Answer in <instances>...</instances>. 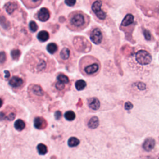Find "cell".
<instances>
[{"label":"cell","mask_w":159,"mask_h":159,"mask_svg":"<svg viewBox=\"0 0 159 159\" xmlns=\"http://www.w3.org/2000/svg\"><path fill=\"white\" fill-rule=\"evenodd\" d=\"M37 151L40 155H45L47 153V151H48L47 146L45 145H44L43 143H39L37 145Z\"/></svg>","instance_id":"cell-21"},{"label":"cell","mask_w":159,"mask_h":159,"mask_svg":"<svg viewBox=\"0 0 159 159\" xmlns=\"http://www.w3.org/2000/svg\"><path fill=\"white\" fill-rule=\"evenodd\" d=\"M124 107H125V109L126 110H130V109H131L133 107V105H132V104L130 102L128 101V102H126L125 103Z\"/></svg>","instance_id":"cell-36"},{"label":"cell","mask_w":159,"mask_h":159,"mask_svg":"<svg viewBox=\"0 0 159 159\" xmlns=\"http://www.w3.org/2000/svg\"><path fill=\"white\" fill-rule=\"evenodd\" d=\"M24 83L23 80L18 76H13L9 81V84L13 88H18L22 85Z\"/></svg>","instance_id":"cell-12"},{"label":"cell","mask_w":159,"mask_h":159,"mask_svg":"<svg viewBox=\"0 0 159 159\" xmlns=\"http://www.w3.org/2000/svg\"><path fill=\"white\" fill-rule=\"evenodd\" d=\"M29 29L32 32H35L38 29V26L34 21H30L29 23Z\"/></svg>","instance_id":"cell-28"},{"label":"cell","mask_w":159,"mask_h":159,"mask_svg":"<svg viewBox=\"0 0 159 159\" xmlns=\"http://www.w3.org/2000/svg\"><path fill=\"white\" fill-rule=\"evenodd\" d=\"M91 9L95 16L96 20L100 23L108 24L110 21V17L107 13V0H89Z\"/></svg>","instance_id":"cell-3"},{"label":"cell","mask_w":159,"mask_h":159,"mask_svg":"<svg viewBox=\"0 0 159 159\" xmlns=\"http://www.w3.org/2000/svg\"><path fill=\"white\" fill-rule=\"evenodd\" d=\"M37 38L40 42H46L49 39V34L45 30H42L38 34Z\"/></svg>","instance_id":"cell-16"},{"label":"cell","mask_w":159,"mask_h":159,"mask_svg":"<svg viewBox=\"0 0 159 159\" xmlns=\"http://www.w3.org/2000/svg\"><path fill=\"white\" fill-rule=\"evenodd\" d=\"M71 53L72 51L70 47H64L60 52V57L63 61L68 60V59H70Z\"/></svg>","instance_id":"cell-9"},{"label":"cell","mask_w":159,"mask_h":159,"mask_svg":"<svg viewBox=\"0 0 159 159\" xmlns=\"http://www.w3.org/2000/svg\"><path fill=\"white\" fill-rule=\"evenodd\" d=\"M76 115L75 112L72 111H68L65 112V119L68 121H72L75 119Z\"/></svg>","instance_id":"cell-25"},{"label":"cell","mask_w":159,"mask_h":159,"mask_svg":"<svg viewBox=\"0 0 159 159\" xmlns=\"http://www.w3.org/2000/svg\"><path fill=\"white\" fill-rule=\"evenodd\" d=\"M76 0H65V4L68 6H73L76 4Z\"/></svg>","instance_id":"cell-33"},{"label":"cell","mask_w":159,"mask_h":159,"mask_svg":"<svg viewBox=\"0 0 159 159\" xmlns=\"http://www.w3.org/2000/svg\"><path fill=\"white\" fill-rule=\"evenodd\" d=\"M2 99L0 98V107L2 106Z\"/></svg>","instance_id":"cell-41"},{"label":"cell","mask_w":159,"mask_h":159,"mask_svg":"<svg viewBox=\"0 0 159 159\" xmlns=\"http://www.w3.org/2000/svg\"><path fill=\"white\" fill-rule=\"evenodd\" d=\"M143 35H144L146 40H151V34L150 33V32L148 30L143 29Z\"/></svg>","instance_id":"cell-30"},{"label":"cell","mask_w":159,"mask_h":159,"mask_svg":"<svg viewBox=\"0 0 159 159\" xmlns=\"http://www.w3.org/2000/svg\"><path fill=\"white\" fill-rule=\"evenodd\" d=\"M57 81H59L63 84H67L69 83V79L68 76L63 74H60L57 76Z\"/></svg>","instance_id":"cell-26"},{"label":"cell","mask_w":159,"mask_h":159,"mask_svg":"<svg viewBox=\"0 0 159 159\" xmlns=\"http://www.w3.org/2000/svg\"><path fill=\"white\" fill-rule=\"evenodd\" d=\"M155 141L153 138H147L143 143V148L147 152L151 151L155 147Z\"/></svg>","instance_id":"cell-10"},{"label":"cell","mask_w":159,"mask_h":159,"mask_svg":"<svg viewBox=\"0 0 159 159\" xmlns=\"http://www.w3.org/2000/svg\"><path fill=\"white\" fill-rule=\"evenodd\" d=\"M99 124V122L98 117L96 116H93L89 119L88 123V126L90 129H96L98 127Z\"/></svg>","instance_id":"cell-15"},{"label":"cell","mask_w":159,"mask_h":159,"mask_svg":"<svg viewBox=\"0 0 159 159\" xmlns=\"http://www.w3.org/2000/svg\"><path fill=\"white\" fill-rule=\"evenodd\" d=\"M73 44L76 50L80 52H87L91 49V44L83 36H76L73 39Z\"/></svg>","instance_id":"cell-6"},{"label":"cell","mask_w":159,"mask_h":159,"mask_svg":"<svg viewBox=\"0 0 159 159\" xmlns=\"http://www.w3.org/2000/svg\"><path fill=\"white\" fill-rule=\"evenodd\" d=\"M34 127L38 129H42L47 125V122L44 119L41 117H37L34 119Z\"/></svg>","instance_id":"cell-11"},{"label":"cell","mask_w":159,"mask_h":159,"mask_svg":"<svg viewBox=\"0 0 159 159\" xmlns=\"http://www.w3.org/2000/svg\"><path fill=\"white\" fill-rule=\"evenodd\" d=\"M25 127V124L22 119H17L14 123V127L18 131L22 130Z\"/></svg>","instance_id":"cell-17"},{"label":"cell","mask_w":159,"mask_h":159,"mask_svg":"<svg viewBox=\"0 0 159 159\" xmlns=\"http://www.w3.org/2000/svg\"><path fill=\"white\" fill-rule=\"evenodd\" d=\"M80 70L85 76H95L101 68V64L98 59L91 55L82 57L79 63Z\"/></svg>","instance_id":"cell-2"},{"label":"cell","mask_w":159,"mask_h":159,"mask_svg":"<svg viewBox=\"0 0 159 159\" xmlns=\"http://www.w3.org/2000/svg\"><path fill=\"white\" fill-rule=\"evenodd\" d=\"M47 50L50 54H53L57 51L58 46L55 43H50L47 46Z\"/></svg>","instance_id":"cell-20"},{"label":"cell","mask_w":159,"mask_h":159,"mask_svg":"<svg viewBox=\"0 0 159 159\" xmlns=\"http://www.w3.org/2000/svg\"><path fill=\"white\" fill-rule=\"evenodd\" d=\"M0 24L4 29H8L10 26V24L9 21L3 16H0Z\"/></svg>","instance_id":"cell-23"},{"label":"cell","mask_w":159,"mask_h":159,"mask_svg":"<svg viewBox=\"0 0 159 159\" xmlns=\"http://www.w3.org/2000/svg\"><path fill=\"white\" fill-rule=\"evenodd\" d=\"M47 66V63L46 61L43 60V59H41L40 60V61L37 63V65H36V69L37 71H43L45 69Z\"/></svg>","instance_id":"cell-22"},{"label":"cell","mask_w":159,"mask_h":159,"mask_svg":"<svg viewBox=\"0 0 159 159\" xmlns=\"http://www.w3.org/2000/svg\"><path fill=\"white\" fill-rule=\"evenodd\" d=\"M61 112L59 111H56L55 113V119H56L57 120H58V119H60L61 118Z\"/></svg>","instance_id":"cell-37"},{"label":"cell","mask_w":159,"mask_h":159,"mask_svg":"<svg viewBox=\"0 0 159 159\" xmlns=\"http://www.w3.org/2000/svg\"><path fill=\"white\" fill-rule=\"evenodd\" d=\"M90 22V17L82 11L71 12L68 17L67 27L73 31L80 32L85 29Z\"/></svg>","instance_id":"cell-1"},{"label":"cell","mask_w":159,"mask_h":159,"mask_svg":"<svg viewBox=\"0 0 159 159\" xmlns=\"http://www.w3.org/2000/svg\"><path fill=\"white\" fill-rule=\"evenodd\" d=\"M158 159H159V158H158Z\"/></svg>","instance_id":"cell-42"},{"label":"cell","mask_w":159,"mask_h":159,"mask_svg":"<svg viewBox=\"0 0 159 159\" xmlns=\"http://www.w3.org/2000/svg\"><path fill=\"white\" fill-rule=\"evenodd\" d=\"M6 118V116L5 115V113L3 112H0V120H5Z\"/></svg>","instance_id":"cell-39"},{"label":"cell","mask_w":159,"mask_h":159,"mask_svg":"<svg viewBox=\"0 0 159 159\" xmlns=\"http://www.w3.org/2000/svg\"><path fill=\"white\" fill-rule=\"evenodd\" d=\"M41 1L42 0H27V2H29L30 7H31L37 6L41 2Z\"/></svg>","instance_id":"cell-29"},{"label":"cell","mask_w":159,"mask_h":159,"mask_svg":"<svg viewBox=\"0 0 159 159\" xmlns=\"http://www.w3.org/2000/svg\"><path fill=\"white\" fill-rule=\"evenodd\" d=\"M89 107L93 110H98L100 107V102L96 98H89L88 101Z\"/></svg>","instance_id":"cell-13"},{"label":"cell","mask_w":159,"mask_h":159,"mask_svg":"<svg viewBox=\"0 0 159 159\" xmlns=\"http://www.w3.org/2000/svg\"><path fill=\"white\" fill-rule=\"evenodd\" d=\"M6 60V55L4 52H0V63H3Z\"/></svg>","instance_id":"cell-31"},{"label":"cell","mask_w":159,"mask_h":159,"mask_svg":"<svg viewBox=\"0 0 159 159\" xmlns=\"http://www.w3.org/2000/svg\"><path fill=\"white\" fill-rule=\"evenodd\" d=\"M80 140L78 139L75 137H70L68 140V145L70 147H75L79 145Z\"/></svg>","instance_id":"cell-19"},{"label":"cell","mask_w":159,"mask_h":159,"mask_svg":"<svg viewBox=\"0 0 159 159\" xmlns=\"http://www.w3.org/2000/svg\"><path fill=\"white\" fill-rule=\"evenodd\" d=\"M90 40L93 43L101 45L106 42V36L103 30L98 26H93L87 32Z\"/></svg>","instance_id":"cell-5"},{"label":"cell","mask_w":159,"mask_h":159,"mask_svg":"<svg viewBox=\"0 0 159 159\" xmlns=\"http://www.w3.org/2000/svg\"><path fill=\"white\" fill-rule=\"evenodd\" d=\"M38 19L42 22H45L48 20L50 18V12L48 9L42 7L40 9L37 14Z\"/></svg>","instance_id":"cell-8"},{"label":"cell","mask_w":159,"mask_h":159,"mask_svg":"<svg viewBox=\"0 0 159 159\" xmlns=\"http://www.w3.org/2000/svg\"><path fill=\"white\" fill-rule=\"evenodd\" d=\"M55 87L58 90H62L65 88V84L61 83H60L59 81H57L56 84H55Z\"/></svg>","instance_id":"cell-32"},{"label":"cell","mask_w":159,"mask_h":159,"mask_svg":"<svg viewBox=\"0 0 159 159\" xmlns=\"http://www.w3.org/2000/svg\"><path fill=\"white\" fill-rule=\"evenodd\" d=\"M20 55V51L18 49H14L11 51V56L14 60H18Z\"/></svg>","instance_id":"cell-27"},{"label":"cell","mask_w":159,"mask_h":159,"mask_svg":"<svg viewBox=\"0 0 159 159\" xmlns=\"http://www.w3.org/2000/svg\"><path fill=\"white\" fill-rule=\"evenodd\" d=\"M32 91L33 93L37 96H42L43 94V91L41 86L39 85H34L32 87Z\"/></svg>","instance_id":"cell-24"},{"label":"cell","mask_w":159,"mask_h":159,"mask_svg":"<svg viewBox=\"0 0 159 159\" xmlns=\"http://www.w3.org/2000/svg\"><path fill=\"white\" fill-rule=\"evenodd\" d=\"M16 117V114L14 112H11L8 116H6V119L7 120H12Z\"/></svg>","instance_id":"cell-35"},{"label":"cell","mask_w":159,"mask_h":159,"mask_svg":"<svg viewBox=\"0 0 159 159\" xmlns=\"http://www.w3.org/2000/svg\"><path fill=\"white\" fill-rule=\"evenodd\" d=\"M86 86V83L83 80H79L75 82V87L77 90L81 91Z\"/></svg>","instance_id":"cell-18"},{"label":"cell","mask_w":159,"mask_h":159,"mask_svg":"<svg viewBox=\"0 0 159 159\" xmlns=\"http://www.w3.org/2000/svg\"><path fill=\"white\" fill-rule=\"evenodd\" d=\"M129 61L132 65L138 66H145L152 63V57L148 50L139 46L134 48L133 53L129 57Z\"/></svg>","instance_id":"cell-4"},{"label":"cell","mask_w":159,"mask_h":159,"mask_svg":"<svg viewBox=\"0 0 159 159\" xmlns=\"http://www.w3.org/2000/svg\"><path fill=\"white\" fill-rule=\"evenodd\" d=\"M4 73H5V78H6V79H7V78L10 76V73H9V72L8 71H4Z\"/></svg>","instance_id":"cell-40"},{"label":"cell","mask_w":159,"mask_h":159,"mask_svg":"<svg viewBox=\"0 0 159 159\" xmlns=\"http://www.w3.org/2000/svg\"><path fill=\"white\" fill-rule=\"evenodd\" d=\"M153 28L155 29V34H157L158 38L159 39V22L157 23H155V25H153Z\"/></svg>","instance_id":"cell-34"},{"label":"cell","mask_w":159,"mask_h":159,"mask_svg":"<svg viewBox=\"0 0 159 159\" xmlns=\"http://www.w3.org/2000/svg\"><path fill=\"white\" fill-rule=\"evenodd\" d=\"M135 24V20L134 16L131 13H128L124 17L123 20L120 23V29L125 32L129 27L131 30H133Z\"/></svg>","instance_id":"cell-7"},{"label":"cell","mask_w":159,"mask_h":159,"mask_svg":"<svg viewBox=\"0 0 159 159\" xmlns=\"http://www.w3.org/2000/svg\"><path fill=\"white\" fill-rule=\"evenodd\" d=\"M137 86H138V88H139L140 90H143V89H144L145 88V84H143V83H139L138 85H137Z\"/></svg>","instance_id":"cell-38"},{"label":"cell","mask_w":159,"mask_h":159,"mask_svg":"<svg viewBox=\"0 0 159 159\" xmlns=\"http://www.w3.org/2000/svg\"><path fill=\"white\" fill-rule=\"evenodd\" d=\"M4 8L6 11V12L9 14H11L13 13V12L17 9V5L16 2H7L5 6H4Z\"/></svg>","instance_id":"cell-14"}]
</instances>
